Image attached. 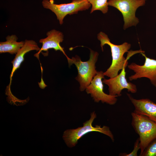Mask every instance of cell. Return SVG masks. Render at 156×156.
I'll return each mask as SVG.
<instances>
[{
	"label": "cell",
	"instance_id": "6da1fadb",
	"mask_svg": "<svg viewBox=\"0 0 156 156\" xmlns=\"http://www.w3.org/2000/svg\"><path fill=\"white\" fill-rule=\"evenodd\" d=\"M97 38L100 41V46L103 51V47L105 44L109 45L111 49L112 58V64L104 72L105 76L110 78L116 76L120 70L127 66L128 60L132 56L137 53L145 52L142 50L129 51L131 45V44L126 42L120 45L114 44L110 42L108 36L102 31L98 34Z\"/></svg>",
	"mask_w": 156,
	"mask_h": 156
},
{
	"label": "cell",
	"instance_id": "7a4b0ae2",
	"mask_svg": "<svg viewBox=\"0 0 156 156\" xmlns=\"http://www.w3.org/2000/svg\"><path fill=\"white\" fill-rule=\"evenodd\" d=\"M90 58L86 61H82L77 55L71 58L67 59L69 66L74 64L76 66L78 75L75 78L80 85L79 90L83 91L90 83L97 73L95 64L99 55L98 53L90 49Z\"/></svg>",
	"mask_w": 156,
	"mask_h": 156
},
{
	"label": "cell",
	"instance_id": "3957f363",
	"mask_svg": "<svg viewBox=\"0 0 156 156\" xmlns=\"http://www.w3.org/2000/svg\"><path fill=\"white\" fill-rule=\"evenodd\" d=\"M96 117V113L94 111L93 112L90 114V119L83 123V126L75 129H68L64 132L62 138L68 147H75L82 137L89 132L93 131L104 134L109 137L112 141H114V135L108 127L103 126L101 127L98 125L95 127L92 126L93 122Z\"/></svg>",
	"mask_w": 156,
	"mask_h": 156
},
{
	"label": "cell",
	"instance_id": "277c9868",
	"mask_svg": "<svg viewBox=\"0 0 156 156\" xmlns=\"http://www.w3.org/2000/svg\"><path fill=\"white\" fill-rule=\"evenodd\" d=\"M131 115L132 125L139 136L140 155L156 138V122L145 116L134 112Z\"/></svg>",
	"mask_w": 156,
	"mask_h": 156
},
{
	"label": "cell",
	"instance_id": "5b68a950",
	"mask_svg": "<svg viewBox=\"0 0 156 156\" xmlns=\"http://www.w3.org/2000/svg\"><path fill=\"white\" fill-rule=\"evenodd\" d=\"M43 7L51 10L56 16L60 25L63 23V19L68 14H76L79 11L88 9L91 5L87 0H72L67 3L56 4L54 0H43Z\"/></svg>",
	"mask_w": 156,
	"mask_h": 156
},
{
	"label": "cell",
	"instance_id": "8992f818",
	"mask_svg": "<svg viewBox=\"0 0 156 156\" xmlns=\"http://www.w3.org/2000/svg\"><path fill=\"white\" fill-rule=\"evenodd\" d=\"M147 0H109L108 6L114 7L122 14L124 24L123 29L125 30L132 26H136L139 22L135 16L137 10L144 5Z\"/></svg>",
	"mask_w": 156,
	"mask_h": 156
},
{
	"label": "cell",
	"instance_id": "52a82bcc",
	"mask_svg": "<svg viewBox=\"0 0 156 156\" xmlns=\"http://www.w3.org/2000/svg\"><path fill=\"white\" fill-rule=\"evenodd\" d=\"M104 72L97 71L90 84L85 90L88 94H90L95 102L101 101L110 105L116 104L117 101V96H113L105 93L103 91L102 79L105 78Z\"/></svg>",
	"mask_w": 156,
	"mask_h": 156
},
{
	"label": "cell",
	"instance_id": "ba28073f",
	"mask_svg": "<svg viewBox=\"0 0 156 156\" xmlns=\"http://www.w3.org/2000/svg\"><path fill=\"white\" fill-rule=\"evenodd\" d=\"M145 58L143 65H140L132 62L127 67L135 74L129 77L130 81L135 80L142 77L148 79L151 84L156 87V60L147 57L144 53H141Z\"/></svg>",
	"mask_w": 156,
	"mask_h": 156
},
{
	"label": "cell",
	"instance_id": "9c48e42d",
	"mask_svg": "<svg viewBox=\"0 0 156 156\" xmlns=\"http://www.w3.org/2000/svg\"><path fill=\"white\" fill-rule=\"evenodd\" d=\"M125 68V67L121 70L120 73L115 77L108 79L104 78L102 80L103 83L108 86L109 94L120 96L122 95V90L124 89H127L128 92L132 93L137 92L136 86L127 81Z\"/></svg>",
	"mask_w": 156,
	"mask_h": 156
},
{
	"label": "cell",
	"instance_id": "30bf717a",
	"mask_svg": "<svg viewBox=\"0 0 156 156\" xmlns=\"http://www.w3.org/2000/svg\"><path fill=\"white\" fill-rule=\"evenodd\" d=\"M47 37L44 38L40 39L39 42L42 44L40 49L34 56L39 60L40 54L42 51L45 52L44 56L48 55V50L53 49L55 51H60L65 56L67 59L69 57L66 54L64 48L60 45V43L64 40V35L63 33L59 31L53 29L48 31L46 34Z\"/></svg>",
	"mask_w": 156,
	"mask_h": 156
},
{
	"label": "cell",
	"instance_id": "8fae6325",
	"mask_svg": "<svg viewBox=\"0 0 156 156\" xmlns=\"http://www.w3.org/2000/svg\"><path fill=\"white\" fill-rule=\"evenodd\" d=\"M135 107L134 112L145 116L156 122V103L148 99H137L127 93Z\"/></svg>",
	"mask_w": 156,
	"mask_h": 156
},
{
	"label": "cell",
	"instance_id": "7c38bea8",
	"mask_svg": "<svg viewBox=\"0 0 156 156\" xmlns=\"http://www.w3.org/2000/svg\"><path fill=\"white\" fill-rule=\"evenodd\" d=\"M40 48L38 46L36 42L32 40H26L24 41V43L16 54L15 58L11 62L13 67L10 76V82L7 87L5 92H11L10 86L11 83L12 78L14 72L18 68L22 62L24 60V56L25 54L29 51L32 50H36L38 51Z\"/></svg>",
	"mask_w": 156,
	"mask_h": 156
},
{
	"label": "cell",
	"instance_id": "4fadbf2b",
	"mask_svg": "<svg viewBox=\"0 0 156 156\" xmlns=\"http://www.w3.org/2000/svg\"><path fill=\"white\" fill-rule=\"evenodd\" d=\"M6 39V41L0 42V53H8L11 54H16L24 43V41L17 42L18 38L15 35H8Z\"/></svg>",
	"mask_w": 156,
	"mask_h": 156
},
{
	"label": "cell",
	"instance_id": "5bb4252c",
	"mask_svg": "<svg viewBox=\"0 0 156 156\" xmlns=\"http://www.w3.org/2000/svg\"><path fill=\"white\" fill-rule=\"evenodd\" d=\"M92 5L90 13L95 10H100L103 14L106 13L108 10L107 0H87Z\"/></svg>",
	"mask_w": 156,
	"mask_h": 156
},
{
	"label": "cell",
	"instance_id": "9a60e30c",
	"mask_svg": "<svg viewBox=\"0 0 156 156\" xmlns=\"http://www.w3.org/2000/svg\"><path fill=\"white\" fill-rule=\"evenodd\" d=\"M140 156H156V138L147 146Z\"/></svg>",
	"mask_w": 156,
	"mask_h": 156
},
{
	"label": "cell",
	"instance_id": "2e32d148",
	"mask_svg": "<svg viewBox=\"0 0 156 156\" xmlns=\"http://www.w3.org/2000/svg\"><path fill=\"white\" fill-rule=\"evenodd\" d=\"M140 141L139 138L136 140L134 146V148L132 151L129 154L126 153H121L120 156H137V153L138 150L140 149Z\"/></svg>",
	"mask_w": 156,
	"mask_h": 156
}]
</instances>
